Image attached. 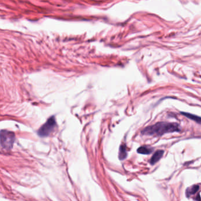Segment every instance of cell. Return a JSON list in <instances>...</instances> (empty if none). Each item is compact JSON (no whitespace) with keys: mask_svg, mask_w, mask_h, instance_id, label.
<instances>
[{"mask_svg":"<svg viewBox=\"0 0 201 201\" xmlns=\"http://www.w3.org/2000/svg\"><path fill=\"white\" fill-rule=\"evenodd\" d=\"M181 113L184 115L185 117H186L187 118L193 120L194 122H195L196 123L201 124V117H199L197 116H196L195 115L193 114H190L189 113H186V112H181Z\"/></svg>","mask_w":201,"mask_h":201,"instance_id":"5","label":"cell"},{"mask_svg":"<svg viewBox=\"0 0 201 201\" xmlns=\"http://www.w3.org/2000/svg\"><path fill=\"white\" fill-rule=\"evenodd\" d=\"M15 141V135L7 130H3L1 131V146L7 150H10L13 148Z\"/></svg>","mask_w":201,"mask_h":201,"instance_id":"2","label":"cell"},{"mask_svg":"<svg viewBox=\"0 0 201 201\" xmlns=\"http://www.w3.org/2000/svg\"><path fill=\"white\" fill-rule=\"evenodd\" d=\"M199 189V186L198 185H193L191 187L189 188L186 190V195L188 197H189L190 195L195 194L196 192L198 191Z\"/></svg>","mask_w":201,"mask_h":201,"instance_id":"8","label":"cell"},{"mask_svg":"<svg viewBox=\"0 0 201 201\" xmlns=\"http://www.w3.org/2000/svg\"><path fill=\"white\" fill-rule=\"evenodd\" d=\"M181 130L180 126L176 123L158 122L145 127L142 131V134L146 136H162L166 133L179 132Z\"/></svg>","mask_w":201,"mask_h":201,"instance_id":"1","label":"cell"},{"mask_svg":"<svg viewBox=\"0 0 201 201\" xmlns=\"http://www.w3.org/2000/svg\"><path fill=\"white\" fill-rule=\"evenodd\" d=\"M127 155V153L126 151V147L124 145H122L120 147V150H119V157L120 160H123L124 159Z\"/></svg>","mask_w":201,"mask_h":201,"instance_id":"7","label":"cell"},{"mask_svg":"<svg viewBox=\"0 0 201 201\" xmlns=\"http://www.w3.org/2000/svg\"><path fill=\"white\" fill-rule=\"evenodd\" d=\"M163 153H164V150H159L156 151L152 156L150 160V163L152 165L156 164L162 157Z\"/></svg>","mask_w":201,"mask_h":201,"instance_id":"4","label":"cell"},{"mask_svg":"<svg viewBox=\"0 0 201 201\" xmlns=\"http://www.w3.org/2000/svg\"><path fill=\"white\" fill-rule=\"evenodd\" d=\"M137 152L142 155H149L153 152V149L145 146H141L138 149Z\"/></svg>","mask_w":201,"mask_h":201,"instance_id":"6","label":"cell"},{"mask_svg":"<svg viewBox=\"0 0 201 201\" xmlns=\"http://www.w3.org/2000/svg\"><path fill=\"white\" fill-rule=\"evenodd\" d=\"M56 125L55 118L52 116L48 119L46 123L43 124L38 131L39 135L40 137H46L49 136L50 134L54 130Z\"/></svg>","mask_w":201,"mask_h":201,"instance_id":"3","label":"cell"}]
</instances>
